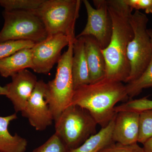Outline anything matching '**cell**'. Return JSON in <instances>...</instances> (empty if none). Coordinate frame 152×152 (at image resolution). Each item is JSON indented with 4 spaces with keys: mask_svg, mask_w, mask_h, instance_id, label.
Returning a JSON list of instances; mask_svg holds the SVG:
<instances>
[{
    "mask_svg": "<svg viewBox=\"0 0 152 152\" xmlns=\"http://www.w3.org/2000/svg\"><path fill=\"white\" fill-rule=\"evenodd\" d=\"M83 37L89 71L90 83H94L105 78V60L96 40L92 36Z\"/></svg>",
    "mask_w": 152,
    "mask_h": 152,
    "instance_id": "4fadbf2b",
    "label": "cell"
},
{
    "mask_svg": "<svg viewBox=\"0 0 152 152\" xmlns=\"http://www.w3.org/2000/svg\"><path fill=\"white\" fill-rule=\"evenodd\" d=\"M129 98L137 96L144 89L152 88V57L148 65L143 73L135 80L126 85Z\"/></svg>",
    "mask_w": 152,
    "mask_h": 152,
    "instance_id": "ac0fdd59",
    "label": "cell"
},
{
    "mask_svg": "<svg viewBox=\"0 0 152 152\" xmlns=\"http://www.w3.org/2000/svg\"><path fill=\"white\" fill-rule=\"evenodd\" d=\"M73 43L70 42L67 50L58 61L55 78L47 83L45 99L54 122L71 104L75 91L72 72Z\"/></svg>",
    "mask_w": 152,
    "mask_h": 152,
    "instance_id": "5b68a950",
    "label": "cell"
},
{
    "mask_svg": "<svg viewBox=\"0 0 152 152\" xmlns=\"http://www.w3.org/2000/svg\"><path fill=\"white\" fill-rule=\"evenodd\" d=\"M148 32L150 36V38H151L152 46V29H148Z\"/></svg>",
    "mask_w": 152,
    "mask_h": 152,
    "instance_id": "83f0119b",
    "label": "cell"
},
{
    "mask_svg": "<svg viewBox=\"0 0 152 152\" xmlns=\"http://www.w3.org/2000/svg\"><path fill=\"white\" fill-rule=\"evenodd\" d=\"M44 0H0V6L4 10L36 11Z\"/></svg>",
    "mask_w": 152,
    "mask_h": 152,
    "instance_id": "d6986e66",
    "label": "cell"
},
{
    "mask_svg": "<svg viewBox=\"0 0 152 152\" xmlns=\"http://www.w3.org/2000/svg\"><path fill=\"white\" fill-rule=\"evenodd\" d=\"M55 133L68 150L73 149L96 134L97 124L88 111L70 104L55 121Z\"/></svg>",
    "mask_w": 152,
    "mask_h": 152,
    "instance_id": "277c9868",
    "label": "cell"
},
{
    "mask_svg": "<svg viewBox=\"0 0 152 152\" xmlns=\"http://www.w3.org/2000/svg\"><path fill=\"white\" fill-rule=\"evenodd\" d=\"M83 2L87 11V23L84 29L76 38L92 36L102 50H104L110 44L113 32V22L107 0L93 1L96 8L87 0Z\"/></svg>",
    "mask_w": 152,
    "mask_h": 152,
    "instance_id": "ba28073f",
    "label": "cell"
},
{
    "mask_svg": "<svg viewBox=\"0 0 152 152\" xmlns=\"http://www.w3.org/2000/svg\"><path fill=\"white\" fill-rule=\"evenodd\" d=\"M140 113L122 111L117 113L113 130L115 142L123 145L137 143Z\"/></svg>",
    "mask_w": 152,
    "mask_h": 152,
    "instance_id": "7c38bea8",
    "label": "cell"
},
{
    "mask_svg": "<svg viewBox=\"0 0 152 152\" xmlns=\"http://www.w3.org/2000/svg\"><path fill=\"white\" fill-rule=\"evenodd\" d=\"M82 2L80 0H44L36 12L48 37L63 34L75 41V26Z\"/></svg>",
    "mask_w": 152,
    "mask_h": 152,
    "instance_id": "3957f363",
    "label": "cell"
},
{
    "mask_svg": "<svg viewBox=\"0 0 152 152\" xmlns=\"http://www.w3.org/2000/svg\"><path fill=\"white\" fill-rule=\"evenodd\" d=\"M35 44L31 41L23 40L7 41L0 43V60L23 49L32 48Z\"/></svg>",
    "mask_w": 152,
    "mask_h": 152,
    "instance_id": "ffe728a7",
    "label": "cell"
},
{
    "mask_svg": "<svg viewBox=\"0 0 152 152\" xmlns=\"http://www.w3.org/2000/svg\"><path fill=\"white\" fill-rule=\"evenodd\" d=\"M152 110V100L147 97L128 101L115 107L116 113L122 111H134L140 113L146 110Z\"/></svg>",
    "mask_w": 152,
    "mask_h": 152,
    "instance_id": "7402d4cb",
    "label": "cell"
},
{
    "mask_svg": "<svg viewBox=\"0 0 152 152\" xmlns=\"http://www.w3.org/2000/svg\"><path fill=\"white\" fill-rule=\"evenodd\" d=\"M68 149L56 133L31 152H67Z\"/></svg>",
    "mask_w": 152,
    "mask_h": 152,
    "instance_id": "603a6c76",
    "label": "cell"
},
{
    "mask_svg": "<svg viewBox=\"0 0 152 152\" xmlns=\"http://www.w3.org/2000/svg\"><path fill=\"white\" fill-rule=\"evenodd\" d=\"M142 147L144 152H152V137L147 140Z\"/></svg>",
    "mask_w": 152,
    "mask_h": 152,
    "instance_id": "484cf974",
    "label": "cell"
},
{
    "mask_svg": "<svg viewBox=\"0 0 152 152\" xmlns=\"http://www.w3.org/2000/svg\"><path fill=\"white\" fill-rule=\"evenodd\" d=\"M7 94V91L5 87H2L0 86V95L6 96Z\"/></svg>",
    "mask_w": 152,
    "mask_h": 152,
    "instance_id": "4316f807",
    "label": "cell"
},
{
    "mask_svg": "<svg viewBox=\"0 0 152 152\" xmlns=\"http://www.w3.org/2000/svg\"><path fill=\"white\" fill-rule=\"evenodd\" d=\"M73 52L72 72L75 90L81 86L90 83L83 37L76 38L73 43Z\"/></svg>",
    "mask_w": 152,
    "mask_h": 152,
    "instance_id": "5bb4252c",
    "label": "cell"
},
{
    "mask_svg": "<svg viewBox=\"0 0 152 152\" xmlns=\"http://www.w3.org/2000/svg\"><path fill=\"white\" fill-rule=\"evenodd\" d=\"M36 11H4V23L0 31V43L23 40L37 44L46 39L48 33Z\"/></svg>",
    "mask_w": 152,
    "mask_h": 152,
    "instance_id": "8992f818",
    "label": "cell"
},
{
    "mask_svg": "<svg viewBox=\"0 0 152 152\" xmlns=\"http://www.w3.org/2000/svg\"><path fill=\"white\" fill-rule=\"evenodd\" d=\"M115 117L105 127L102 128L98 133L91 136L80 146L69 150L67 152H99L115 143L113 140V133Z\"/></svg>",
    "mask_w": 152,
    "mask_h": 152,
    "instance_id": "e0dca14e",
    "label": "cell"
},
{
    "mask_svg": "<svg viewBox=\"0 0 152 152\" xmlns=\"http://www.w3.org/2000/svg\"><path fill=\"white\" fill-rule=\"evenodd\" d=\"M12 81L5 86L7 97L11 101L16 113L24 108L37 83V76L28 69L12 77Z\"/></svg>",
    "mask_w": 152,
    "mask_h": 152,
    "instance_id": "8fae6325",
    "label": "cell"
},
{
    "mask_svg": "<svg viewBox=\"0 0 152 152\" xmlns=\"http://www.w3.org/2000/svg\"><path fill=\"white\" fill-rule=\"evenodd\" d=\"M18 118L16 113L5 117L0 116V152H25L28 141L17 134H11L9 125Z\"/></svg>",
    "mask_w": 152,
    "mask_h": 152,
    "instance_id": "9a60e30c",
    "label": "cell"
},
{
    "mask_svg": "<svg viewBox=\"0 0 152 152\" xmlns=\"http://www.w3.org/2000/svg\"><path fill=\"white\" fill-rule=\"evenodd\" d=\"M124 1L133 10H144L146 14L152 13V0H124Z\"/></svg>",
    "mask_w": 152,
    "mask_h": 152,
    "instance_id": "d4e9b609",
    "label": "cell"
},
{
    "mask_svg": "<svg viewBox=\"0 0 152 152\" xmlns=\"http://www.w3.org/2000/svg\"><path fill=\"white\" fill-rule=\"evenodd\" d=\"M128 98L123 83L105 78L75 89L71 104L86 110L97 124L103 128L115 117V105Z\"/></svg>",
    "mask_w": 152,
    "mask_h": 152,
    "instance_id": "7a4b0ae2",
    "label": "cell"
},
{
    "mask_svg": "<svg viewBox=\"0 0 152 152\" xmlns=\"http://www.w3.org/2000/svg\"><path fill=\"white\" fill-rule=\"evenodd\" d=\"M138 142L143 144L152 137V110L140 113Z\"/></svg>",
    "mask_w": 152,
    "mask_h": 152,
    "instance_id": "44dd1931",
    "label": "cell"
},
{
    "mask_svg": "<svg viewBox=\"0 0 152 152\" xmlns=\"http://www.w3.org/2000/svg\"><path fill=\"white\" fill-rule=\"evenodd\" d=\"M71 42L74 41L63 34H57L36 44L32 48V69L37 73L48 74L59 60L62 50Z\"/></svg>",
    "mask_w": 152,
    "mask_h": 152,
    "instance_id": "9c48e42d",
    "label": "cell"
},
{
    "mask_svg": "<svg viewBox=\"0 0 152 152\" xmlns=\"http://www.w3.org/2000/svg\"><path fill=\"white\" fill-rule=\"evenodd\" d=\"M33 66L32 48L19 50L0 60V75L4 77H12L20 71Z\"/></svg>",
    "mask_w": 152,
    "mask_h": 152,
    "instance_id": "2e32d148",
    "label": "cell"
},
{
    "mask_svg": "<svg viewBox=\"0 0 152 152\" xmlns=\"http://www.w3.org/2000/svg\"><path fill=\"white\" fill-rule=\"evenodd\" d=\"M47 83L38 81L26 104L21 112L30 125L38 131H45L53 124V117L45 99Z\"/></svg>",
    "mask_w": 152,
    "mask_h": 152,
    "instance_id": "30bf717a",
    "label": "cell"
},
{
    "mask_svg": "<svg viewBox=\"0 0 152 152\" xmlns=\"http://www.w3.org/2000/svg\"><path fill=\"white\" fill-rule=\"evenodd\" d=\"M99 152H144L142 148L137 143L123 145L115 142L101 150Z\"/></svg>",
    "mask_w": 152,
    "mask_h": 152,
    "instance_id": "cb8c5ba5",
    "label": "cell"
},
{
    "mask_svg": "<svg viewBox=\"0 0 152 152\" xmlns=\"http://www.w3.org/2000/svg\"><path fill=\"white\" fill-rule=\"evenodd\" d=\"M107 2L113 22V32L108 46L102 50L106 62L105 78L126 83L131 70L127 51L134 36L130 23L133 10L124 0H107Z\"/></svg>",
    "mask_w": 152,
    "mask_h": 152,
    "instance_id": "6da1fadb",
    "label": "cell"
},
{
    "mask_svg": "<svg viewBox=\"0 0 152 152\" xmlns=\"http://www.w3.org/2000/svg\"><path fill=\"white\" fill-rule=\"evenodd\" d=\"M148 21L146 15L139 11H136L131 15L130 23L134 36L128 45L127 51L131 69L127 83L137 79L151 59V42L147 29Z\"/></svg>",
    "mask_w": 152,
    "mask_h": 152,
    "instance_id": "52a82bcc",
    "label": "cell"
}]
</instances>
